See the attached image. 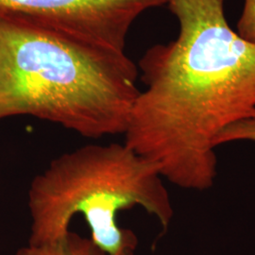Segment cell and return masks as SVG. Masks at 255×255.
Listing matches in <instances>:
<instances>
[{"label":"cell","mask_w":255,"mask_h":255,"mask_svg":"<svg viewBox=\"0 0 255 255\" xmlns=\"http://www.w3.org/2000/svg\"><path fill=\"white\" fill-rule=\"evenodd\" d=\"M179 32L139 61L145 89L124 143L186 190L206 191L218 176L215 139L255 115V45L229 25L225 0H168Z\"/></svg>","instance_id":"cell-1"},{"label":"cell","mask_w":255,"mask_h":255,"mask_svg":"<svg viewBox=\"0 0 255 255\" xmlns=\"http://www.w3.org/2000/svg\"><path fill=\"white\" fill-rule=\"evenodd\" d=\"M138 77L125 51L0 9V120L29 116L91 139L124 134Z\"/></svg>","instance_id":"cell-2"},{"label":"cell","mask_w":255,"mask_h":255,"mask_svg":"<svg viewBox=\"0 0 255 255\" xmlns=\"http://www.w3.org/2000/svg\"><path fill=\"white\" fill-rule=\"evenodd\" d=\"M236 31L242 39L255 45V0H245Z\"/></svg>","instance_id":"cell-7"},{"label":"cell","mask_w":255,"mask_h":255,"mask_svg":"<svg viewBox=\"0 0 255 255\" xmlns=\"http://www.w3.org/2000/svg\"><path fill=\"white\" fill-rule=\"evenodd\" d=\"M168 0H0L9 10L82 37L101 46L125 51L128 34L145 11Z\"/></svg>","instance_id":"cell-4"},{"label":"cell","mask_w":255,"mask_h":255,"mask_svg":"<svg viewBox=\"0 0 255 255\" xmlns=\"http://www.w3.org/2000/svg\"><path fill=\"white\" fill-rule=\"evenodd\" d=\"M253 118H254V117H253Z\"/></svg>","instance_id":"cell-8"},{"label":"cell","mask_w":255,"mask_h":255,"mask_svg":"<svg viewBox=\"0 0 255 255\" xmlns=\"http://www.w3.org/2000/svg\"><path fill=\"white\" fill-rule=\"evenodd\" d=\"M239 141H249L255 144V117L239 120L222 129L216 137L214 145L217 148L221 145Z\"/></svg>","instance_id":"cell-6"},{"label":"cell","mask_w":255,"mask_h":255,"mask_svg":"<svg viewBox=\"0 0 255 255\" xmlns=\"http://www.w3.org/2000/svg\"><path fill=\"white\" fill-rule=\"evenodd\" d=\"M17 255H108L90 238L69 232L64 238L43 245H29L20 250Z\"/></svg>","instance_id":"cell-5"},{"label":"cell","mask_w":255,"mask_h":255,"mask_svg":"<svg viewBox=\"0 0 255 255\" xmlns=\"http://www.w3.org/2000/svg\"><path fill=\"white\" fill-rule=\"evenodd\" d=\"M158 166L123 143L89 144L53 159L28 191L29 245L64 238L76 216L108 255H134L135 234L119 224L124 210L139 206L166 230L173 219L170 196Z\"/></svg>","instance_id":"cell-3"}]
</instances>
